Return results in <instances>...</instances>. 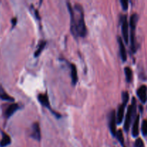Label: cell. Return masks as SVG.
Wrapping results in <instances>:
<instances>
[{
    "label": "cell",
    "mask_w": 147,
    "mask_h": 147,
    "mask_svg": "<svg viewBox=\"0 0 147 147\" xmlns=\"http://www.w3.org/2000/svg\"><path fill=\"white\" fill-rule=\"evenodd\" d=\"M67 8L70 14V27H71V32L74 36H79V37H85L87 33L86 24L84 20V13L81 5L76 4L75 8L78 12L77 15L75 14L73 9L72 8L70 3H67Z\"/></svg>",
    "instance_id": "cell-1"
},
{
    "label": "cell",
    "mask_w": 147,
    "mask_h": 147,
    "mask_svg": "<svg viewBox=\"0 0 147 147\" xmlns=\"http://www.w3.org/2000/svg\"><path fill=\"white\" fill-rule=\"evenodd\" d=\"M136 99L134 98L132 99V104L129 106L127 111V113L126 116V119H125L124 123V129L126 131H129V128H130L132 118H133L134 115L136 113Z\"/></svg>",
    "instance_id": "cell-2"
},
{
    "label": "cell",
    "mask_w": 147,
    "mask_h": 147,
    "mask_svg": "<svg viewBox=\"0 0 147 147\" xmlns=\"http://www.w3.org/2000/svg\"><path fill=\"white\" fill-rule=\"evenodd\" d=\"M138 21V15L134 14L131 16L130 26H131V49L133 53L136 51V45H135V30H136V23Z\"/></svg>",
    "instance_id": "cell-3"
},
{
    "label": "cell",
    "mask_w": 147,
    "mask_h": 147,
    "mask_svg": "<svg viewBox=\"0 0 147 147\" xmlns=\"http://www.w3.org/2000/svg\"><path fill=\"white\" fill-rule=\"evenodd\" d=\"M121 19L122 34H123V40H124L125 42L128 44V42H129V24H128L126 16H122Z\"/></svg>",
    "instance_id": "cell-4"
},
{
    "label": "cell",
    "mask_w": 147,
    "mask_h": 147,
    "mask_svg": "<svg viewBox=\"0 0 147 147\" xmlns=\"http://www.w3.org/2000/svg\"><path fill=\"white\" fill-rule=\"evenodd\" d=\"M109 128L113 136H116V116L115 111H111L109 114Z\"/></svg>",
    "instance_id": "cell-5"
},
{
    "label": "cell",
    "mask_w": 147,
    "mask_h": 147,
    "mask_svg": "<svg viewBox=\"0 0 147 147\" xmlns=\"http://www.w3.org/2000/svg\"><path fill=\"white\" fill-rule=\"evenodd\" d=\"M137 96L142 103H145L147 100V87L142 86L137 90Z\"/></svg>",
    "instance_id": "cell-6"
},
{
    "label": "cell",
    "mask_w": 147,
    "mask_h": 147,
    "mask_svg": "<svg viewBox=\"0 0 147 147\" xmlns=\"http://www.w3.org/2000/svg\"><path fill=\"white\" fill-rule=\"evenodd\" d=\"M32 137L37 141L40 140L41 134H40V128L38 123H34L32 125Z\"/></svg>",
    "instance_id": "cell-7"
},
{
    "label": "cell",
    "mask_w": 147,
    "mask_h": 147,
    "mask_svg": "<svg viewBox=\"0 0 147 147\" xmlns=\"http://www.w3.org/2000/svg\"><path fill=\"white\" fill-rule=\"evenodd\" d=\"M118 42L119 45V51H120V55L121 57L122 60L123 62H125L127 59V55H126V48H125L124 43H123V40H121V38L119 37H118Z\"/></svg>",
    "instance_id": "cell-8"
},
{
    "label": "cell",
    "mask_w": 147,
    "mask_h": 147,
    "mask_svg": "<svg viewBox=\"0 0 147 147\" xmlns=\"http://www.w3.org/2000/svg\"><path fill=\"white\" fill-rule=\"evenodd\" d=\"M19 108L20 107H19V105L17 103H12L10 106H9V107L7 108L5 111L6 118H9L10 116H12L13 113L18 110Z\"/></svg>",
    "instance_id": "cell-9"
},
{
    "label": "cell",
    "mask_w": 147,
    "mask_h": 147,
    "mask_svg": "<svg viewBox=\"0 0 147 147\" xmlns=\"http://www.w3.org/2000/svg\"><path fill=\"white\" fill-rule=\"evenodd\" d=\"M38 100L42 103V105H43L45 107L48 108L50 110H51V108L50 106V101H49L48 96L46 93L45 94H39L38 95Z\"/></svg>",
    "instance_id": "cell-10"
},
{
    "label": "cell",
    "mask_w": 147,
    "mask_h": 147,
    "mask_svg": "<svg viewBox=\"0 0 147 147\" xmlns=\"http://www.w3.org/2000/svg\"><path fill=\"white\" fill-rule=\"evenodd\" d=\"M124 109L125 106L123 104L120 105L118 109V113L117 116H116V122L118 123H121L123 119V116H124Z\"/></svg>",
    "instance_id": "cell-11"
},
{
    "label": "cell",
    "mask_w": 147,
    "mask_h": 147,
    "mask_svg": "<svg viewBox=\"0 0 147 147\" xmlns=\"http://www.w3.org/2000/svg\"><path fill=\"white\" fill-rule=\"evenodd\" d=\"M139 119L140 116L137 115L136 119L134 121V123L133 124V127H132V135L134 137H136L139 135Z\"/></svg>",
    "instance_id": "cell-12"
},
{
    "label": "cell",
    "mask_w": 147,
    "mask_h": 147,
    "mask_svg": "<svg viewBox=\"0 0 147 147\" xmlns=\"http://www.w3.org/2000/svg\"><path fill=\"white\" fill-rule=\"evenodd\" d=\"M70 68H71V78H72V83L73 85H76V83L78 82V73H77V68L76 66L74 64L70 65Z\"/></svg>",
    "instance_id": "cell-13"
},
{
    "label": "cell",
    "mask_w": 147,
    "mask_h": 147,
    "mask_svg": "<svg viewBox=\"0 0 147 147\" xmlns=\"http://www.w3.org/2000/svg\"><path fill=\"white\" fill-rule=\"evenodd\" d=\"M10 143H11V139H10L9 136L4 132H2V139L0 142V146L5 147L8 146Z\"/></svg>",
    "instance_id": "cell-14"
},
{
    "label": "cell",
    "mask_w": 147,
    "mask_h": 147,
    "mask_svg": "<svg viewBox=\"0 0 147 147\" xmlns=\"http://www.w3.org/2000/svg\"><path fill=\"white\" fill-rule=\"evenodd\" d=\"M0 98L4 100H7V101H14V99L11 96L6 93L5 90L1 86H0Z\"/></svg>",
    "instance_id": "cell-15"
},
{
    "label": "cell",
    "mask_w": 147,
    "mask_h": 147,
    "mask_svg": "<svg viewBox=\"0 0 147 147\" xmlns=\"http://www.w3.org/2000/svg\"><path fill=\"white\" fill-rule=\"evenodd\" d=\"M45 45H46L45 41H44V40H42V41H40V42L39 43V45H38V47H37V49L36 50L35 53H34V57H37L40 55V53H42V51L43 50V49H44L45 47Z\"/></svg>",
    "instance_id": "cell-16"
},
{
    "label": "cell",
    "mask_w": 147,
    "mask_h": 147,
    "mask_svg": "<svg viewBox=\"0 0 147 147\" xmlns=\"http://www.w3.org/2000/svg\"><path fill=\"white\" fill-rule=\"evenodd\" d=\"M124 71H125V74H126V81H127L128 83H130L132 80V77H133V73H132L131 69L129 67H125Z\"/></svg>",
    "instance_id": "cell-17"
},
{
    "label": "cell",
    "mask_w": 147,
    "mask_h": 147,
    "mask_svg": "<svg viewBox=\"0 0 147 147\" xmlns=\"http://www.w3.org/2000/svg\"><path fill=\"white\" fill-rule=\"evenodd\" d=\"M116 138H117L118 141L122 145H123V143H124V139H123V132H122L121 130H119L116 133Z\"/></svg>",
    "instance_id": "cell-18"
},
{
    "label": "cell",
    "mask_w": 147,
    "mask_h": 147,
    "mask_svg": "<svg viewBox=\"0 0 147 147\" xmlns=\"http://www.w3.org/2000/svg\"><path fill=\"white\" fill-rule=\"evenodd\" d=\"M122 99H123V104L126 106L129 99V95L127 92H123L122 94Z\"/></svg>",
    "instance_id": "cell-19"
},
{
    "label": "cell",
    "mask_w": 147,
    "mask_h": 147,
    "mask_svg": "<svg viewBox=\"0 0 147 147\" xmlns=\"http://www.w3.org/2000/svg\"><path fill=\"white\" fill-rule=\"evenodd\" d=\"M142 131L144 136H146L147 135V121L146 120H144L143 123H142Z\"/></svg>",
    "instance_id": "cell-20"
},
{
    "label": "cell",
    "mask_w": 147,
    "mask_h": 147,
    "mask_svg": "<svg viewBox=\"0 0 147 147\" xmlns=\"http://www.w3.org/2000/svg\"><path fill=\"white\" fill-rule=\"evenodd\" d=\"M134 146L135 147H144V142L142 141V139L139 138L135 142Z\"/></svg>",
    "instance_id": "cell-21"
},
{
    "label": "cell",
    "mask_w": 147,
    "mask_h": 147,
    "mask_svg": "<svg viewBox=\"0 0 147 147\" xmlns=\"http://www.w3.org/2000/svg\"><path fill=\"white\" fill-rule=\"evenodd\" d=\"M121 4L122 5V8L123 10H127L128 7H129V1L127 0H121Z\"/></svg>",
    "instance_id": "cell-22"
},
{
    "label": "cell",
    "mask_w": 147,
    "mask_h": 147,
    "mask_svg": "<svg viewBox=\"0 0 147 147\" xmlns=\"http://www.w3.org/2000/svg\"><path fill=\"white\" fill-rule=\"evenodd\" d=\"M17 18H13L12 20H11V23H12V27H14V26L16 25V24H17Z\"/></svg>",
    "instance_id": "cell-23"
}]
</instances>
